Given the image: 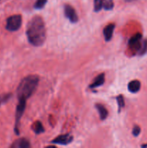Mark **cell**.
<instances>
[{
	"instance_id": "obj_1",
	"label": "cell",
	"mask_w": 147,
	"mask_h": 148,
	"mask_svg": "<svg viewBox=\"0 0 147 148\" xmlns=\"http://www.w3.org/2000/svg\"><path fill=\"white\" fill-rule=\"evenodd\" d=\"M26 33L30 44L34 46H42L46 38V28L43 19L38 15L33 17L27 24Z\"/></svg>"
},
{
	"instance_id": "obj_2",
	"label": "cell",
	"mask_w": 147,
	"mask_h": 148,
	"mask_svg": "<svg viewBox=\"0 0 147 148\" xmlns=\"http://www.w3.org/2000/svg\"><path fill=\"white\" fill-rule=\"evenodd\" d=\"M39 83V77L37 75H31L25 77L19 84L17 90L19 99H25L30 98L35 92Z\"/></svg>"
},
{
	"instance_id": "obj_3",
	"label": "cell",
	"mask_w": 147,
	"mask_h": 148,
	"mask_svg": "<svg viewBox=\"0 0 147 148\" xmlns=\"http://www.w3.org/2000/svg\"><path fill=\"white\" fill-rule=\"evenodd\" d=\"M22 25V17L20 14H14L8 17L6 23V29L9 31L14 32L20 28Z\"/></svg>"
},
{
	"instance_id": "obj_4",
	"label": "cell",
	"mask_w": 147,
	"mask_h": 148,
	"mask_svg": "<svg viewBox=\"0 0 147 148\" xmlns=\"http://www.w3.org/2000/svg\"><path fill=\"white\" fill-rule=\"evenodd\" d=\"M26 106V100L25 99H19V103L17 106V109H16V122H15V133L17 134H19V123L20 120L24 113V109Z\"/></svg>"
},
{
	"instance_id": "obj_5",
	"label": "cell",
	"mask_w": 147,
	"mask_h": 148,
	"mask_svg": "<svg viewBox=\"0 0 147 148\" xmlns=\"http://www.w3.org/2000/svg\"><path fill=\"white\" fill-rule=\"evenodd\" d=\"M64 14L66 18L69 19V21L72 23H77V21L79 20V17H78L76 10L72 6L69 5V4H66L64 6Z\"/></svg>"
},
{
	"instance_id": "obj_6",
	"label": "cell",
	"mask_w": 147,
	"mask_h": 148,
	"mask_svg": "<svg viewBox=\"0 0 147 148\" xmlns=\"http://www.w3.org/2000/svg\"><path fill=\"white\" fill-rule=\"evenodd\" d=\"M141 43H142V35L141 33H136L130 39L129 42H128V45H129V47L131 49H133V50L136 51L138 52L141 45Z\"/></svg>"
},
{
	"instance_id": "obj_7",
	"label": "cell",
	"mask_w": 147,
	"mask_h": 148,
	"mask_svg": "<svg viewBox=\"0 0 147 148\" xmlns=\"http://www.w3.org/2000/svg\"><path fill=\"white\" fill-rule=\"evenodd\" d=\"M72 140H73V137L71 135H70V134H66L59 136L56 139H54L51 143H54V144L65 145L69 144Z\"/></svg>"
},
{
	"instance_id": "obj_8",
	"label": "cell",
	"mask_w": 147,
	"mask_h": 148,
	"mask_svg": "<svg viewBox=\"0 0 147 148\" xmlns=\"http://www.w3.org/2000/svg\"><path fill=\"white\" fill-rule=\"evenodd\" d=\"M30 147L28 140L24 138H20L15 140L11 145L12 148H29Z\"/></svg>"
},
{
	"instance_id": "obj_9",
	"label": "cell",
	"mask_w": 147,
	"mask_h": 148,
	"mask_svg": "<svg viewBox=\"0 0 147 148\" xmlns=\"http://www.w3.org/2000/svg\"><path fill=\"white\" fill-rule=\"evenodd\" d=\"M115 29V25L114 24H109L104 28L103 30V35L106 41H109L112 37L113 35V31Z\"/></svg>"
},
{
	"instance_id": "obj_10",
	"label": "cell",
	"mask_w": 147,
	"mask_h": 148,
	"mask_svg": "<svg viewBox=\"0 0 147 148\" xmlns=\"http://www.w3.org/2000/svg\"><path fill=\"white\" fill-rule=\"evenodd\" d=\"M128 89L130 92L133 93L138 92L141 89V82L137 79L131 81L128 85Z\"/></svg>"
},
{
	"instance_id": "obj_11",
	"label": "cell",
	"mask_w": 147,
	"mask_h": 148,
	"mask_svg": "<svg viewBox=\"0 0 147 148\" xmlns=\"http://www.w3.org/2000/svg\"><path fill=\"white\" fill-rule=\"evenodd\" d=\"M105 82V74L102 73L100 75H98L95 79H94L93 82L90 85V88H98V87L101 86Z\"/></svg>"
},
{
	"instance_id": "obj_12",
	"label": "cell",
	"mask_w": 147,
	"mask_h": 148,
	"mask_svg": "<svg viewBox=\"0 0 147 148\" xmlns=\"http://www.w3.org/2000/svg\"><path fill=\"white\" fill-rule=\"evenodd\" d=\"M96 108H97V109L98 112H99V117H100L101 119L102 120L105 119L108 117V110L105 108V107L103 105H102V104H99V103L96 104Z\"/></svg>"
},
{
	"instance_id": "obj_13",
	"label": "cell",
	"mask_w": 147,
	"mask_h": 148,
	"mask_svg": "<svg viewBox=\"0 0 147 148\" xmlns=\"http://www.w3.org/2000/svg\"><path fill=\"white\" fill-rule=\"evenodd\" d=\"M102 7L105 10H111L114 7V2L112 0H101Z\"/></svg>"
},
{
	"instance_id": "obj_14",
	"label": "cell",
	"mask_w": 147,
	"mask_h": 148,
	"mask_svg": "<svg viewBox=\"0 0 147 148\" xmlns=\"http://www.w3.org/2000/svg\"><path fill=\"white\" fill-rule=\"evenodd\" d=\"M33 130L36 134H40L44 132V128L40 121H36L33 124Z\"/></svg>"
},
{
	"instance_id": "obj_15",
	"label": "cell",
	"mask_w": 147,
	"mask_h": 148,
	"mask_svg": "<svg viewBox=\"0 0 147 148\" xmlns=\"http://www.w3.org/2000/svg\"><path fill=\"white\" fill-rule=\"evenodd\" d=\"M137 53L140 56H142V55L147 53V39L142 40V43H141V46H140L139 50H138V51Z\"/></svg>"
},
{
	"instance_id": "obj_16",
	"label": "cell",
	"mask_w": 147,
	"mask_h": 148,
	"mask_svg": "<svg viewBox=\"0 0 147 148\" xmlns=\"http://www.w3.org/2000/svg\"><path fill=\"white\" fill-rule=\"evenodd\" d=\"M47 0H36L35 3L34 4V7L35 9H42L45 5H46Z\"/></svg>"
},
{
	"instance_id": "obj_17",
	"label": "cell",
	"mask_w": 147,
	"mask_h": 148,
	"mask_svg": "<svg viewBox=\"0 0 147 148\" xmlns=\"http://www.w3.org/2000/svg\"><path fill=\"white\" fill-rule=\"evenodd\" d=\"M117 102H118L119 109H121L125 106V101H124V98L122 95H120L117 97Z\"/></svg>"
},
{
	"instance_id": "obj_18",
	"label": "cell",
	"mask_w": 147,
	"mask_h": 148,
	"mask_svg": "<svg viewBox=\"0 0 147 148\" xmlns=\"http://www.w3.org/2000/svg\"><path fill=\"white\" fill-rule=\"evenodd\" d=\"M11 94H3V95H0V106L3 103L6 102L8 101L10 98H11Z\"/></svg>"
},
{
	"instance_id": "obj_19",
	"label": "cell",
	"mask_w": 147,
	"mask_h": 148,
	"mask_svg": "<svg viewBox=\"0 0 147 148\" xmlns=\"http://www.w3.org/2000/svg\"><path fill=\"white\" fill-rule=\"evenodd\" d=\"M140 132H141V128H140L138 126L135 125V127L133 128V134L135 137H137V136L139 135Z\"/></svg>"
},
{
	"instance_id": "obj_20",
	"label": "cell",
	"mask_w": 147,
	"mask_h": 148,
	"mask_svg": "<svg viewBox=\"0 0 147 148\" xmlns=\"http://www.w3.org/2000/svg\"><path fill=\"white\" fill-rule=\"evenodd\" d=\"M126 1H135V0H125Z\"/></svg>"
}]
</instances>
